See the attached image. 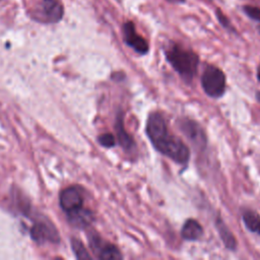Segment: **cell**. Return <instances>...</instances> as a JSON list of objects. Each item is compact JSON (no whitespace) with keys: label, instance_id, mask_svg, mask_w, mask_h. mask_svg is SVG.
Segmentation results:
<instances>
[{"label":"cell","instance_id":"obj_1","mask_svg":"<svg viewBox=\"0 0 260 260\" xmlns=\"http://www.w3.org/2000/svg\"><path fill=\"white\" fill-rule=\"evenodd\" d=\"M145 130L151 144L157 151L177 164L185 165L188 162L190 158L189 148L180 138L170 132L161 114H150L146 121Z\"/></svg>","mask_w":260,"mask_h":260},{"label":"cell","instance_id":"obj_2","mask_svg":"<svg viewBox=\"0 0 260 260\" xmlns=\"http://www.w3.org/2000/svg\"><path fill=\"white\" fill-rule=\"evenodd\" d=\"M166 59L185 82L193 80L199 63L196 53L174 44L166 51Z\"/></svg>","mask_w":260,"mask_h":260},{"label":"cell","instance_id":"obj_3","mask_svg":"<svg viewBox=\"0 0 260 260\" xmlns=\"http://www.w3.org/2000/svg\"><path fill=\"white\" fill-rule=\"evenodd\" d=\"M204 92L211 98H220L225 90V75L216 66L207 65L201 75Z\"/></svg>","mask_w":260,"mask_h":260},{"label":"cell","instance_id":"obj_4","mask_svg":"<svg viewBox=\"0 0 260 260\" xmlns=\"http://www.w3.org/2000/svg\"><path fill=\"white\" fill-rule=\"evenodd\" d=\"M88 243L91 251L99 259L110 260L123 258L119 249L116 246L105 241L95 233H90L88 235Z\"/></svg>","mask_w":260,"mask_h":260},{"label":"cell","instance_id":"obj_5","mask_svg":"<svg viewBox=\"0 0 260 260\" xmlns=\"http://www.w3.org/2000/svg\"><path fill=\"white\" fill-rule=\"evenodd\" d=\"M31 239L38 243L59 242V233L56 228L48 220H39L36 221L30 229Z\"/></svg>","mask_w":260,"mask_h":260},{"label":"cell","instance_id":"obj_6","mask_svg":"<svg viewBox=\"0 0 260 260\" xmlns=\"http://www.w3.org/2000/svg\"><path fill=\"white\" fill-rule=\"evenodd\" d=\"M123 37L126 45L131 47L138 54H146L148 52V43L144 38L137 34L132 21H126L123 24Z\"/></svg>","mask_w":260,"mask_h":260},{"label":"cell","instance_id":"obj_7","mask_svg":"<svg viewBox=\"0 0 260 260\" xmlns=\"http://www.w3.org/2000/svg\"><path fill=\"white\" fill-rule=\"evenodd\" d=\"M59 200L62 209L68 213L82 207L83 196L78 187L70 186L60 193Z\"/></svg>","mask_w":260,"mask_h":260},{"label":"cell","instance_id":"obj_8","mask_svg":"<svg viewBox=\"0 0 260 260\" xmlns=\"http://www.w3.org/2000/svg\"><path fill=\"white\" fill-rule=\"evenodd\" d=\"M180 128L182 132L188 137V139L196 147H204L206 144V138L204 132L200 126L191 120H182L180 122Z\"/></svg>","mask_w":260,"mask_h":260},{"label":"cell","instance_id":"obj_9","mask_svg":"<svg viewBox=\"0 0 260 260\" xmlns=\"http://www.w3.org/2000/svg\"><path fill=\"white\" fill-rule=\"evenodd\" d=\"M41 19L56 22L63 16V7L57 0H43L40 6Z\"/></svg>","mask_w":260,"mask_h":260},{"label":"cell","instance_id":"obj_10","mask_svg":"<svg viewBox=\"0 0 260 260\" xmlns=\"http://www.w3.org/2000/svg\"><path fill=\"white\" fill-rule=\"evenodd\" d=\"M70 223L76 228H86L93 221V214L90 210L80 207L67 213Z\"/></svg>","mask_w":260,"mask_h":260},{"label":"cell","instance_id":"obj_11","mask_svg":"<svg viewBox=\"0 0 260 260\" xmlns=\"http://www.w3.org/2000/svg\"><path fill=\"white\" fill-rule=\"evenodd\" d=\"M123 122H124L123 114L119 113L117 115L116 124H115V129H116V133H117V137H118V142L125 150H130L134 147L135 143H134L133 138L125 130Z\"/></svg>","mask_w":260,"mask_h":260},{"label":"cell","instance_id":"obj_12","mask_svg":"<svg viewBox=\"0 0 260 260\" xmlns=\"http://www.w3.org/2000/svg\"><path fill=\"white\" fill-rule=\"evenodd\" d=\"M203 235V229L201 224L195 219H187L181 230V236L186 241L199 240Z\"/></svg>","mask_w":260,"mask_h":260},{"label":"cell","instance_id":"obj_13","mask_svg":"<svg viewBox=\"0 0 260 260\" xmlns=\"http://www.w3.org/2000/svg\"><path fill=\"white\" fill-rule=\"evenodd\" d=\"M215 225L224 246L230 250H235L237 247V241L232 232L225 225V223L220 218H217L215 221Z\"/></svg>","mask_w":260,"mask_h":260},{"label":"cell","instance_id":"obj_14","mask_svg":"<svg viewBox=\"0 0 260 260\" xmlns=\"http://www.w3.org/2000/svg\"><path fill=\"white\" fill-rule=\"evenodd\" d=\"M243 221L246 228L258 235H260V215L252 210H247L243 213Z\"/></svg>","mask_w":260,"mask_h":260},{"label":"cell","instance_id":"obj_15","mask_svg":"<svg viewBox=\"0 0 260 260\" xmlns=\"http://www.w3.org/2000/svg\"><path fill=\"white\" fill-rule=\"evenodd\" d=\"M71 247H72V250H73L75 256L78 259H91V256L89 255V253L85 249L84 245L78 239H72L71 240Z\"/></svg>","mask_w":260,"mask_h":260},{"label":"cell","instance_id":"obj_16","mask_svg":"<svg viewBox=\"0 0 260 260\" xmlns=\"http://www.w3.org/2000/svg\"><path fill=\"white\" fill-rule=\"evenodd\" d=\"M243 10L251 19L260 22V7L252 6V5H245L243 6Z\"/></svg>","mask_w":260,"mask_h":260},{"label":"cell","instance_id":"obj_17","mask_svg":"<svg viewBox=\"0 0 260 260\" xmlns=\"http://www.w3.org/2000/svg\"><path fill=\"white\" fill-rule=\"evenodd\" d=\"M98 141L101 145H103L105 147H113L116 144L115 137L112 133H104V134L100 135L98 138Z\"/></svg>","mask_w":260,"mask_h":260},{"label":"cell","instance_id":"obj_18","mask_svg":"<svg viewBox=\"0 0 260 260\" xmlns=\"http://www.w3.org/2000/svg\"><path fill=\"white\" fill-rule=\"evenodd\" d=\"M216 17H217V19L219 20V22L222 24L223 27H226V28H229V29H232V28H231L232 25H231L229 19L226 18V16H225L219 9H216Z\"/></svg>","mask_w":260,"mask_h":260},{"label":"cell","instance_id":"obj_19","mask_svg":"<svg viewBox=\"0 0 260 260\" xmlns=\"http://www.w3.org/2000/svg\"><path fill=\"white\" fill-rule=\"evenodd\" d=\"M169 2H172V3H184L185 0H168Z\"/></svg>","mask_w":260,"mask_h":260},{"label":"cell","instance_id":"obj_20","mask_svg":"<svg viewBox=\"0 0 260 260\" xmlns=\"http://www.w3.org/2000/svg\"><path fill=\"white\" fill-rule=\"evenodd\" d=\"M257 78H258V80L260 81V65H259L258 68H257Z\"/></svg>","mask_w":260,"mask_h":260}]
</instances>
